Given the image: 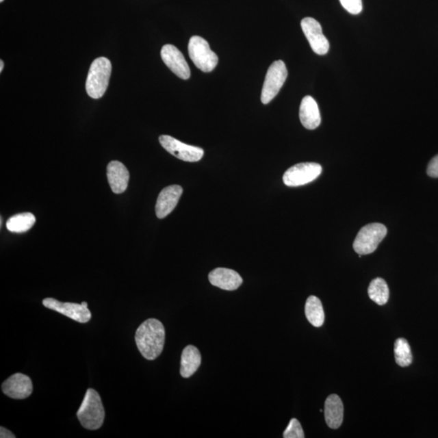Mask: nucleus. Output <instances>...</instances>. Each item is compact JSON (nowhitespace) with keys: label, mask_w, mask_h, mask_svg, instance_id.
<instances>
[{"label":"nucleus","mask_w":438,"mask_h":438,"mask_svg":"<svg viewBox=\"0 0 438 438\" xmlns=\"http://www.w3.org/2000/svg\"><path fill=\"white\" fill-rule=\"evenodd\" d=\"M165 328L159 320L150 318L144 322L136 332L135 341L139 352L146 360L153 361L163 352Z\"/></svg>","instance_id":"obj_1"},{"label":"nucleus","mask_w":438,"mask_h":438,"mask_svg":"<svg viewBox=\"0 0 438 438\" xmlns=\"http://www.w3.org/2000/svg\"><path fill=\"white\" fill-rule=\"evenodd\" d=\"M77 415L81 426L89 430H97L102 427L105 419L104 407L99 393L94 389H87Z\"/></svg>","instance_id":"obj_2"},{"label":"nucleus","mask_w":438,"mask_h":438,"mask_svg":"<svg viewBox=\"0 0 438 438\" xmlns=\"http://www.w3.org/2000/svg\"><path fill=\"white\" fill-rule=\"evenodd\" d=\"M112 64L105 57H100L92 63L86 83V90L90 98H102L107 90L112 74Z\"/></svg>","instance_id":"obj_3"},{"label":"nucleus","mask_w":438,"mask_h":438,"mask_svg":"<svg viewBox=\"0 0 438 438\" xmlns=\"http://www.w3.org/2000/svg\"><path fill=\"white\" fill-rule=\"evenodd\" d=\"M387 234V229L381 223H371L359 231L355 239L353 248L359 255H368L378 248V245Z\"/></svg>","instance_id":"obj_4"},{"label":"nucleus","mask_w":438,"mask_h":438,"mask_svg":"<svg viewBox=\"0 0 438 438\" xmlns=\"http://www.w3.org/2000/svg\"><path fill=\"white\" fill-rule=\"evenodd\" d=\"M188 54L197 68L204 73L212 72L218 63V57L210 49L203 38L194 36L188 42Z\"/></svg>","instance_id":"obj_5"},{"label":"nucleus","mask_w":438,"mask_h":438,"mask_svg":"<svg viewBox=\"0 0 438 438\" xmlns=\"http://www.w3.org/2000/svg\"><path fill=\"white\" fill-rule=\"evenodd\" d=\"M287 77V69L283 61L278 60L270 66L263 84L261 100L268 104L279 94Z\"/></svg>","instance_id":"obj_6"},{"label":"nucleus","mask_w":438,"mask_h":438,"mask_svg":"<svg viewBox=\"0 0 438 438\" xmlns=\"http://www.w3.org/2000/svg\"><path fill=\"white\" fill-rule=\"evenodd\" d=\"M322 172V166L316 163L296 164L283 175V183L288 187H299L313 182Z\"/></svg>","instance_id":"obj_7"},{"label":"nucleus","mask_w":438,"mask_h":438,"mask_svg":"<svg viewBox=\"0 0 438 438\" xmlns=\"http://www.w3.org/2000/svg\"><path fill=\"white\" fill-rule=\"evenodd\" d=\"M159 142L166 151L182 161L195 163L203 159L204 151L200 147L190 146L168 135H162Z\"/></svg>","instance_id":"obj_8"},{"label":"nucleus","mask_w":438,"mask_h":438,"mask_svg":"<svg viewBox=\"0 0 438 438\" xmlns=\"http://www.w3.org/2000/svg\"><path fill=\"white\" fill-rule=\"evenodd\" d=\"M42 304L46 308L54 310L55 312L64 315V316L71 318L77 322L87 323L90 321L91 313L88 309L86 302L80 304L64 303L53 298H46L42 301Z\"/></svg>","instance_id":"obj_9"},{"label":"nucleus","mask_w":438,"mask_h":438,"mask_svg":"<svg viewBox=\"0 0 438 438\" xmlns=\"http://www.w3.org/2000/svg\"><path fill=\"white\" fill-rule=\"evenodd\" d=\"M301 28L311 48L315 53L324 55L330 50V43L322 33V25L312 17H305L301 21Z\"/></svg>","instance_id":"obj_10"},{"label":"nucleus","mask_w":438,"mask_h":438,"mask_svg":"<svg viewBox=\"0 0 438 438\" xmlns=\"http://www.w3.org/2000/svg\"><path fill=\"white\" fill-rule=\"evenodd\" d=\"M161 57L164 64L168 66L170 71L183 80H188L191 73L185 56L181 51L170 44H166L161 50Z\"/></svg>","instance_id":"obj_11"},{"label":"nucleus","mask_w":438,"mask_h":438,"mask_svg":"<svg viewBox=\"0 0 438 438\" xmlns=\"http://www.w3.org/2000/svg\"><path fill=\"white\" fill-rule=\"evenodd\" d=\"M2 391L7 396L14 400H24L31 396L33 383L29 376L22 374H15L4 381Z\"/></svg>","instance_id":"obj_12"},{"label":"nucleus","mask_w":438,"mask_h":438,"mask_svg":"<svg viewBox=\"0 0 438 438\" xmlns=\"http://www.w3.org/2000/svg\"><path fill=\"white\" fill-rule=\"evenodd\" d=\"M183 194V188L179 185L166 187L157 197L155 212L157 218H164L172 213L177 207Z\"/></svg>","instance_id":"obj_13"},{"label":"nucleus","mask_w":438,"mask_h":438,"mask_svg":"<svg viewBox=\"0 0 438 438\" xmlns=\"http://www.w3.org/2000/svg\"><path fill=\"white\" fill-rule=\"evenodd\" d=\"M209 283L225 291H235L240 287L243 279L236 271L227 268H217L209 274Z\"/></svg>","instance_id":"obj_14"},{"label":"nucleus","mask_w":438,"mask_h":438,"mask_svg":"<svg viewBox=\"0 0 438 438\" xmlns=\"http://www.w3.org/2000/svg\"><path fill=\"white\" fill-rule=\"evenodd\" d=\"M107 175L110 186L114 194H123L128 188L129 172L119 161H112L107 166Z\"/></svg>","instance_id":"obj_15"},{"label":"nucleus","mask_w":438,"mask_h":438,"mask_svg":"<svg viewBox=\"0 0 438 438\" xmlns=\"http://www.w3.org/2000/svg\"><path fill=\"white\" fill-rule=\"evenodd\" d=\"M300 120L305 129L313 130L321 125L322 118L318 105L313 97L306 96L300 107Z\"/></svg>","instance_id":"obj_16"},{"label":"nucleus","mask_w":438,"mask_h":438,"mask_svg":"<svg viewBox=\"0 0 438 438\" xmlns=\"http://www.w3.org/2000/svg\"><path fill=\"white\" fill-rule=\"evenodd\" d=\"M344 404L339 396L331 394L325 402V418L327 426L333 429L339 428L344 420Z\"/></svg>","instance_id":"obj_17"},{"label":"nucleus","mask_w":438,"mask_h":438,"mask_svg":"<svg viewBox=\"0 0 438 438\" xmlns=\"http://www.w3.org/2000/svg\"><path fill=\"white\" fill-rule=\"evenodd\" d=\"M201 356L199 350L194 346L188 345L183 349L181 355V374L183 378H188L199 369Z\"/></svg>","instance_id":"obj_18"},{"label":"nucleus","mask_w":438,"mask_h":438,"mask_svg":"<svg viewBox=\"0 0 438 438\" xmlns=\"http://www.w3.org/2000/svg\"><path fill=\"white\" fill-rule=\"evenodd\" d=\"M305 315L307 319L315 327H321L325 322V313L321 300L318 297L311 296L308 298L305 305Z\"/></svg>","instance_id":"obj_19"},{"label":"nucleus","mask_w":438,"mask_h":438,"mask_svg":"<svg viewBox=\"0 0 438 438\" xmlns=\"http://www.w3.org/2000/svg\"><path fill=\"white\" fill-rule=\"evenodd\" d=\"M36 218L31 213H22L11 217L7 222V229L13 233H23L32 229Z\"/></svg>","instance_id":"obj_20"},{"label":"nucleus","mask_w":438,"mask_h":438,"mask_svg":"<svg viewBox=\"0 0 438 438\" xmlns=\"http://www.w3.org/2000/svg\"><path fill=\"white\" fill-rule=\"evenodd\" d=\"M369 296L370 299L378 305H384L387 303L389 297V291L387 282L381 278H376L371 282L369 287Z\"/></svg>","instance_id":"obj_21"},{"label":"nucleus","mask_w":438,"mask_h":438,"mask_svg":"<svg viewBox=\"0 0 438 438\" xmlns=\"http://www.w3.org/2000/svg\"><path fill=\"white\" fill-rule=\"evenodd\" d=\"M394 356L398 365L409 366L413 362V354L409 342L405 339H398L394 343Z\"/></svg>","instance_id":"obj_22"},{"label":"nucleus","mask_w":438,"mask_h":438,"mask_svg":"<svg viewBox=\"0 0 438 438\" xmlns=\"http://www.w3.org/2000/svg\"><path fill=\"white\" fill-rule=\"evenodd\" d=\"M305 433L299 420L292 419L286 430L283 433L284 438H304Z\"/></svg>","instance_id":"obj_23"},{"label":"nucleus","mask_w":438,"mask_h":438,"mask_svg":"<svg viewBox=\"0 0 438 438\" xmlns=\"http://www.w3.org/2000/svg\"><path fill=\"white\" fill-rule=\"evenodd\" d=\"M342 6L350 14L358 15L362 12V0H339Z\"/></svg>","instance_id":"obj_24"},{"label":"nucleus","mask_w":438,"mask_h":438,"mask_svg":"<svg viewBox=\"0 0 438 438\" xmlns=\"http://www.w3.org/2000/svg\"><path fill=\"white\" fill-rule=\"evenodd\" d=\"M427 174L433 178H438V155L428 165Z\"/></svg>","instance_id":"obj_25"},{"label":"nucleus","mask_w":438,"mask_h":438,"mask_svg":"<svg viewBox=\"0 0 438 438\" xmlns=\"http://www.w3.org/2000/svg\"><path fill=\"white\" fill-rule=\"evenodd\" d=\"M0 437L1 438H15L16 436L13 433L8 430L7 428L1 427L0 428Z\"/></svg>","instance_id":"obj_26"},{"label":"nucleus","mask_w":438,"mask_h":438,"mask_svg":"<svg viewBox=\"0 0 438 438\" xmlns=\"http://www.w3.org/2000/svg\"><path fill=\"white\" fill-rule=\"evenodd\" d=\"M4 64L3 60H0V73L3 72Z\"/></svg>","instance_id":"obj_27"},{"label":"nucleus","mask_w":438,"mask_h":438,"mask_svg":"<svg viewBox=\"0 0 438 438\" xmlns=\"http://www.w3.org/2000/svg\"><path fill=\"white\" fill-rule=\"evenodd\" d=\"M0 2H1V3L3 2V0H0Z\"/></svg>","instance_id":"obj_28"}]
</instances>
